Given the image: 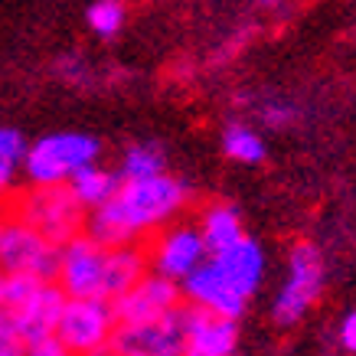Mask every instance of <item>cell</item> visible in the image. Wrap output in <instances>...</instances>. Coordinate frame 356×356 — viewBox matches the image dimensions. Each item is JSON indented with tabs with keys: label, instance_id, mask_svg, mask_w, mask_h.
Here are the masks:
<instances>
[{
	"label": "cell",
	"instance_id": "cell-2",
	"mask_svg": "<svg viewBox=\"0 0 356 356\" xmlns=\"http://www.w3.org/2000/svg\"><path fill=\"white\" fill-rule=\"evenodd\" d=\"M59 245L33 229L13 206H0V275H30L56 281Z\"/></svg>",
	"mask_w": 356,
	"mask_h": 356
},
{
	"label": "cell",
	"instance_id": "cell-6",
	"mask_svg": "<svg viewBox=\"0 0 356 356\" xmlns=\"http://www.w3.org/2000/svg\"><path fill=\"white\" fill-rule=\"evenodd\" d=\"M321 294H324V259L317 245L298 242L288 255V278L275 294L271 314L281 327H291L317 304Z\"/></svg>",
	"mask_w": 356,
	"mask_h": 356
},
{
	"label": "cell",
	"instance_id": "cell-24",
	"mask_svg": "<svg viewBox=\"0 0 356 356\" xmlns=\"http://www.w3.org/2000/svg\"><path fill=\"white\" fill-rule=\"evenodd\" d=\"M23 337H17L13 330H0V356H23Z\"/></svg>",
	"mask_w": 356,
	"mask_h": 356
},
{
	"label": "cell",
	"instance_id": "cell-16",
	"mask_svg": "<svg viewBox=\"0 0 356 356\" xmlns=\"http://www.w3.org/2000/svg\"><path fill=\"white\" fill-rule=\"evenodd\" d=\"M118 186H121L118 170H108V167H102L98 161L86 163L82 170H76L69 177V190H72V196H76L79 203L86 206V213L102 203H108Z\"/></svg>",
	"mask_w": 356,
	"mask_h": 356
},
{
	"label": "cell",
	"instance_id": "cell-10",
	"mask_svg": "<svg viewBox=\"0 0 356 356\" xmlns=\"http://www.w3.org/2000/svg\"><path fill=\"white\" fill-rule=\"evenodd\" d=\"M180 291H184L186 304H193L200 311L219 314V317H232V321H238L245 314L248 301H252L245 291H238L236 281L229 278L213 259H206L200 268L190 271L180 281Z\"/></svg>",
	"mask_w": 356,
	"mask_h": 356
},
{
	"label": "cell",
	"instance_id": "cell-1",
	"mask_svg": "<svg viewBox=\"0 0 356 356\" xmlns=\"http://www.w3.org/2000/svg\"><path fill=\"white\" fill-rule=\"evenodd\" d=\"M193 200L190 184L170 173L121 180L108 203L88 209L86 232L102 245H140L147 236L170 226Z\"/></svg>",
	"mask_w": 356,
	"mask_h": 356
},
{
	"label": "cell",
	"instance_id": "cell-23",
	"mask_svg": "<svg viewBox=\"0 0 356 356\" xmlns=\"http://www.w3.org/2000/svg\"><path fill=\"white\" fill-rule=\"evenodd\" d=\"M340 343H343V350L356 353V311H350L340 321Z\"/></svg>",
	"mask_w": 356,
	"mask_h": 356
},
{
	"label": "cell",
	"instance_id": "cell-13",
	"mask_svg": "<svg viewBox=\"0 0 356 356\" xmlns=\"http://www.w3.org/2000/svg\"><path fill=\"white\" fill-rule=\"evenodd\" d=\"M209 259L216 261L219 268L236 281L238 291H245L248 298L259 291L261 281H265V248L252 236H242L238 242L222 248V252H213Z\"/></svg>",
	"mask_w": 356,
	"mask_h": 356
},
{
	"label": "cell",
	"instance_id": "cell-17",
	"mask_svg": "<svg viewBox=\"0 0 356 356\" xmlns=\"http://www.w3.org/2000/svg\"><path fill=\"white\" fill-rule=\"evenodd\" d=\"M157 173H167V154H163L161 144L138 140V144L124 147L118 163L121 180H144V177H157Z\"/></svg>",
	"mask_w": 356,
	"mask_h": 356
},
{
	"label": "cell",
	"instance_id": "cell-3",
	"mask_svg": "<svg viewBox=\"0 0 356 356\" xmlns=\"http://www.w3.org/2000/svg\"><path fill=\"white\" fill-rule=\"evenodd\" d=\"M102 157V140L82 131H59L46 134L23 157V173L30 186H49V184H69V177L82 170L86 163H95Z\"/></svg>",
	"mask_w": 356,
	"mask_h": 356
},
{
	"label": "cell",
	"instance_id": "cell-26",
	"mask_svg": "<svg viewBox=\"0 0 356 356\" xmlns=\"http://www.w3.org/2000/svg\"><path fill=\"white\" fill-rule=\"evenodd\" d=\"M184 356H213V353H196V350H186Z\"/></svg>",
	"mask_w": 356,
	"mask_h": 356
},
{
	"label": "cell",
	"instance_id": "cell-5",
	"mask_svg": "<svg viewBox=\"0 0 356 356\" xmlns=\"http://www.w3.org/2000/svg\"><path fill=\"white\" fill-rule=\"evenodd\" d=\"M108 261H111V245H102L88 232H79V236H72L69 242L59 245L56 284L65 291V298H102V301H111Z\"/></svg>",
	"mask_w": 356,
	"mask_h": 356
},
{
	"label": "cell",
	"instance_id": "cell-18",
	"mask_svg": "<svg viewBox=\"0 0 356 356\" xmlns=\"http://www.w3.org/2000/svg\"><path fill=\"white\" fill-rule=\"evenodd\" d=\"M222 151H226L229 161L252 167V163L265 161V140H261V134L255 128H248L242 121H232L222 131Z\"/></svg>",
	"mask_w": 356,
	"mask_h": 356
},
{
	"label": "cell",
	"instance_id": "cell-11",
	"mask_svg": "<svg viewBox=\"0 0 356 356\" xmlns=\"http://www.w3.org/2000/svg\"><path fill=\"white\" fill-rule=\"evenodd\" d=\"M180 304H184L180 281L163 278L157 271H147L134 288L118 294V298L111 301V307H115L118 324H144V321H154V317L170 314L173 307H180Z\"/></svg>",
	"mask_w": 356,
	"mask_h": 356
},
{
	"label": "cell",
	"instance_id": "cell-21",
	"mask_svg": "<svg viewBox=\"0 0 356 356\" xmlns=\"http://www.w3.org/2000/svg\"><path fill=\"white\" fill-rule=\"evenodd\" d=\"M23 356H76V353L59 340V334H46L23 346Z\"/></svg>",
	"mask_w": 356,
	"mask_h": 356
},
{
	"label": "cell",
	"instance_id": "cell-7",
	"mask_svg": "<svg viewBox=\"0 0 356 356\" xmlns=\"http://www.w3.org/2000/svg\"><path fill=\"white\" fill-rule=\"evenodd\" d=\"M115 330H118L115 307L102 298H65V307L56 324L59 340L76 356H88L102 346H111Z\"/></svg>",
	"mask_w": 356,
	"mask_h": 356
},
{
	"label": "cell",
	"instance_id": "cell-4",
	"mask_svg": "<svg viewBox=\"0 0 356 356\" xmlns=\"http://www.w3.org/2000/svg\"><path fill=\"white\" fill-rule=\"evenodd\" d=\"M13 209L20 213L33 229H40L49 242L63 245L72 236L86 232V206L79 203L69 184H49V186H30L23 196H17Z\"/></svg>",
	"mask_w": 356,
	"mask_h": 356
},
{
	"label": "cell",
	"instance_id": "cell-9",
	"mask_svg": "<svg viewBox=\"0 0 356 356\" xmlns=\"http://www.w3.org/2000/svg\"><path fill=\"white\" fill-rule=\"evenodd\" d=\"M144 252H147L151 271L163 275V278H173V281H184L190 271L200 268L209 259L206 238L196 222H170V226H163L144 245Z\"/></svg>",
	"mask_w": 356,
	"mask_h": 356
},
{
	"label": "cell",
	"instance_id": "cell-25",
	"mask_svg": "<svg viewBox=\"0 0 356 356\" xmlns=\"http://www.w3.org/2000/svg\"><path fill=\"white\" fill-rule=\"evenodd\" d=\"M13 163H7V161H0V196L3 193H10V186H13Z\"/></svg>",
	"mask_w": 356,
	"mask_h": 356
},
{
	"label": "cell",
	"instance_id": "cell-8",
	"mask_svg": "<svg viewBox=\"0 0 356 356\" xmlns=\"http://www.w3.org/2000/svg\"><path fill=\"white\" fill-rule=\"evenodd\" d=\"M186 304L144 324H118L115 353L118 356H184L186 353Z\"/></svg>",
	"mask_w": 356,
	"mask_h": 356
},
{
	"label": "cell",
	"instance_id": "cell-20",
	"mask_svg": "<svg viewBox=\"0 0 356 356\" xmlns=\"http://www.w3.org/2000/svg\"><path fill=\"white\" fill-rule=\"evenodd\" d=\"M30 151V144L23 138L20 128H10V124H0V161L13 163V167H20L23 157Z\"/></svg>",
	"mask_w": 356,
	"mask_h": 356
},
{
	"label": "cell",
	"instance_id": "cell-27",
	"mask_svg": "<svg viewBox=\"0 0 356 356\" xmlns=\"http://www.w3.org/2000/svg\"><path fill=\"white\" fill-rule=\"evenodd\" d=\"M261 3H265V7H275V3H278V0H261Z\"/></svg>",
	"mask_w": 356,
	"mask_h": 356
},
{
	"label": "cell",
	"instance_id": "cell-19",
	"mask_svg": "<svg viewBox=\"0 0 356 356\" xmlns=\"http://www.w3.org/2000/svg\"><path fill=\"white\" fill-rule=\"evenodd\" d=\"M86 17H88V26H92L95 36L111 40V36H118L121 33L128 10H124V3H121V0H95V3L88 7Z\"/></svg>",
	"mask_w": 356,
	"mask_h": 356
},
{
	"label": "cell",
	"instance_id": "cell-12",
	"mask_svg": "<svg viewBox=\"0 0 356 356\" xmlns=\"http://www.w3.org/2000/svg\"><path fill=\"white\" fill-rule=\"evenodd\" d=\"M186 350L213 356H236L238 346V321L219 317V314L200 311L193 304H186Z\"/></svg>",
	"mask_w": 356,
	"mask_h": 356
},
{
	"label": "cell",
	"instance_id": "cell-14",
	"mask_svg": "<svg viewBox=\"0 0 356 356\" xmlns=\"http://www.w3.org/2000/svg\"><path fill=\"white\" fill-rule=\"evenodd\" d=\"M40 284H43V278L0 275V330H13L20 337V324L30 311L36 291H40Z\"/></svg>",
	"mask_w": 356,
	"mask_h": 356
},
{
	"label": "cell",
	"instance_id": "cell-22",
	"mask_svg": "<svg viewBox=\"0 0 356 356\" xmlns=\"http://www.w3.org/2000/svg\"><path fill=\"white\" fill-rule=\"evenodd\" d=\"M261 118H265V124H284V121L294 118V108L288 102H268L261 108Z\"/></svg>",
	"mask_w": 356,
	"mask_h": 356
},
{
	"label": "cell",
	"instance_id": "cell-15",
	"mask_svg": "<svg viewBox=\"0 0 356 356\" xmlns=\"http://www.w3.org/2000/svg\"><path fill=\"white\" fill-rule=\"evenodd\" d=\"M196 226H200V232H203L209 255H213V252H222L226 245H232V242H238V238L245 236L242 216H238V209L232 203L203 206V213H200V219H196Z\"/></svg>",
	"mask_w": 356,
	"mask_h": 356
}]
</instances>
